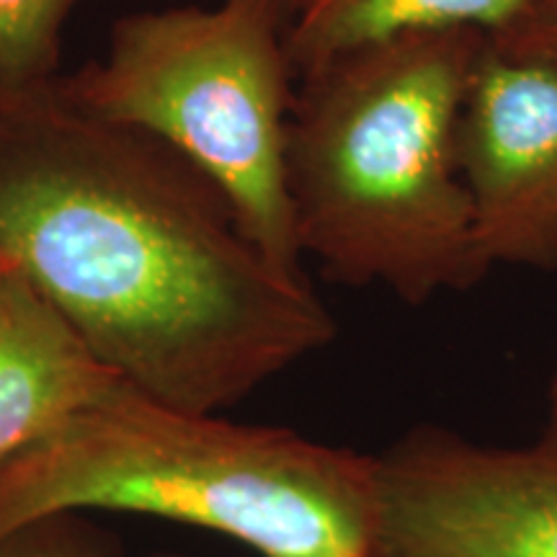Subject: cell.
<instances>
[{
    "label": "cell",
    "instance_id": "obj_1",
    "mask_svg": "<svg viewBox=\"0 0 557 557\" xmlns=\"http://www.w3.org/2000/svg\"><path fill=\"white\" fill-rule=\"evenodd\" d=\"M0 253L127 385L191 413L238 406L338 333L197 165L54 81L0 86Z\"/></svg>",
    "mask_w": 557,
    "mask_h": 557
},
{
    "label": "cell",
    "instance_id": "obj_2",
    "mask_svg": "<svg viewBox=\"0 0 557 557\" xmlns=\"http://www.w3.org/2000/svg\"><path fill=\"white\" fill-rule=\"evenodd\" d=\"M487 37L408 34L299 75L287 189L302 256L408 308L493 271L457 163L459 111Z\"/></svg>",
    "mask_w": 557,
    "mask_h": 557
},
{
    "label": "cell",
    "instance_id": "obj_3",
    "mask_svg": "<svg viewBox=\"0 0 557 557\" xmlns=\"http://www.w3.org/2000/svg\"><path fill=\"white\" fill-rule=\"evenodd\" d=\"M88 511L191 524L259 557H372L374 455L122 385L0 465V540Z\"/></svg>",
    "mask_w": 557,
    "mask_h": 557
},
{
    "label": "cell",
    "instance_id": "obj_4",
    "mask_svg": "<svg viewBox=\"0 0 557 557\" xmlns=\"http://www.w3.org/2000/svg\"><path fill=\"white\" fill-rule=\"evenodd\" d=\"M282 0L139 11L114 21L103 60L54 88L101 120L163 139L205 173L250 243L284 274H302L287 189L297 73Z\"/></svg>",
    "mask_w": 557,
    "mask_h": 557
},
{
    "label": "cell",
    "instance_id": "obj_5",
    "mask_svg": "<svg viewBox=\"0 0 557 557\" xmlns=\"http://www.w3.org/2000/svg\"><path fill=\"white\" fill-rule=\"evenodd\" d=\"M372 557H557V444L410 429L374 455Z\"/></svg>",
    "mask_w": 557,
    "mask_h": 557
},
{
    "label": "cell",
    "instance_id": "obj_6",
    "mask_svg": "<svg viewBox=\"0 0 557 557\" xmlns=\"http://www.w3.org/2000/svg\"><path fill=\"white\" fill-rule=\"evenodd\" d=\"M457 163L493 269L557 271V65L485 41L459 111Z\"/></svg>",
    "mask_w": 557,
    "mask_h": 557
},
{
    "label": "cell",
    "instance_id": "obj_7",
    "mask_svg": "<svg viewBox=\"0 0 557 557\" xmlns=\"http://www.w3.org/2000/svg\"><path fill=\"white\" fill-rule=\"evenodd\" d=\"M122 385L29 278L0 274V465Z\"/></svg>",
    "mask_w": 557,
    "mask_h": 557
},
{
    "label": "cell",
    "instance_id": "obj_8",
    "mask_svg": "<svg viewBox=\"0 0 557 557\" xmlns=\"http://www.w3.org/2000/svg\"><path fill=\"white\" fill-rule=\"evenodd\" d=\"M534 0H297L287 54L297 78L338 54L408 34L472 29L493 37Z\"/></svg>",
    "mask_w": 557,
    "mask_h": 557
},
{
    "label": "cell",
    "instance_id": "obj_9",
    "mask_svg": "<svg viewBox=\"0 0 557 557\" xmlns=\"http://www.w3.org/2000/svg\"><path fill=\"white\" fill-rule=\"evenodd\" d=\"M81 0H0V86H47L60 75L62 29Z\"/></svg>",
    "mask_w": 557,
    "mask_h": 557
},
{
    "label": "cell",
    "instance_id": "obj_10",
    "mask_svg": "<svg viewBox=\"0 0 557 557\" xmlns=\"http://www.w3.org/2000/svg\"><path fill=\"white\" fill-rule=\"evenodd\" d=\"M122 553L116 534L86 513H54L0 540V557H122Z\"/></svg>",
    "mask_w": 557,
    "mask_h": 557
},
{
    "label": "cell",
    "instance_id": "obj_11",
    "mask_svg": "<svg viewBox=\"0 0 557 557\" xmlns=\"http://www.w3.org/2000/svg\"><path fill=\"white\" fill-rule=\"evenodd\" d=\"M487 41L506 54L557 65V0H534L511 26Z\"/></svg>",
    "mask_w": 557,
    "mask_h": 557
},
{
    "label": "cell",
    "instance_id": "obj_12",
    "mask_svg": "<svg viewBox=\"0 0 557 557\" xmlns=\"http://www.w3.org/2000/svg\"><path fill=\"white\" fill-rule=\"evenodd\" d=\"M545 429H542V438L557 444V361L553 374H549L547 385V408H545Z\"/></svg>",
    "mask_w": 557,
    "mask_h": 557
},
{
    "label": "cell",
    "instance_id": "obj_13",
    "mask_svg": "<svg viewBox=\"0 0 557 557\" xmlns=\"http://www.w3.org/2000/svg\"><path fill=\"white\" fill-rule=\"evenodd\" d=\"M9 269H16V267H13L11 259H5V256L0 253V274H3V271H9Z\"/></svg>",
    "mask_w": 557,
    "mask_h": 557
},
{
    "label": "cell",
    "instance_id": "obj_14",
    "mask_svg": "<svg viewBox=\"0 0 557 557\" xmlns=\"http://www.w3.org/2000/svg\"><path fill=\"white\" fill-rule=\"evenodd\" d=\"M282 3L287 5V11H289V16H292V9H295V3H297V0H282ZM287 24H289V21H287Z\"/></svg>",
    "mask_w": 557,
    "mask_h": 557
},
{
    "label": "cell",
    "instance_id": "obj_15",
    "mask_svg": "<svg viewBox=\"0 0 557 557\" xmlns=\"http://www.w3.org/2000/svg\"><path fill=\"white\" fill-rule=\"evenodd\" d=\"M152 557H181V555H152Z\"/></svg>",
    "mask_w": 557,
    "mask_h": 557
}]
</instances>
